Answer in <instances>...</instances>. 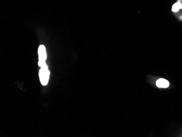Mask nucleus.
<instances>
[{
	"label": "nucleus",
	"mask_w": 182,
	"mask_h": 137,
	"mask_svg": "<svg viewBox=\"0 0 182 137\" xmlns=\"http://www.w3.org/2000/svg\"><path fill=\"white\" fill-rule=\"evenodd\" d=\"M38 53H39V60L38 65L41 67H43L44 65H45V60L47 59V54H46V51L44 45H41L39 48L38 50Z\"/></svg>",
	"instance_id": "f03ea898"
},
{
	"label": "nucleus",
	"mask_w": 182,
	"mask_h": 137,
	"mask_svg": "<svg viewBox=\"0 0 182 137\" xmlns=\"http://www.w3.org/2000/svg\"><path fill=\"white\" fill-rule=\"evenodd\" d=\"M156 85L157 87L159 88H167L169 87V81L165 79L160 78L157 80L156 81Z\"/></svg>",
	"instance_id": "7ed1b4c3"
},
{
	"label": "nucleus",
	"mask_w": 182,
	"mask_h": 137,
	"mask_svg": "<svg viewBox=\"0 0 182 137\" xmlns=\"http://www.w3.org/2000/svg\"><path fill=\"white\" fill-rule=\"evenodd\" d=\"M182 4L179 2L175 3L172 6V10L173 12H177L179 11V10L182 9Z\"/></svg>",
	"instance_id": "20e7f679"
},
{
	"label": "nucleus",
	"mask_w": 182,
	"mask_h": 137,
	"mask_svg": "<svg viewBox=\"0 0 182 137\" xmlns=\"http://www.w3.org/2000/svg\"><path fill=\"white\" fill-rule=\"evenodd\" d=\"M50 72L48 70L47 66L44 65L41 67V68L39 72V77L41 83L43 85H47L49 79Z\"/></svg>",
	"instance_id": "f257e3e1"
}]
</instances>
